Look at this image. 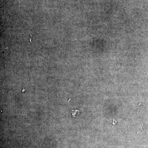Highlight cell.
I'll list each match as a JSON object with an SVG mask.
<instances>
[{
  "label": "cell",
  "mask_w": 148,
  "mask_h": 148,
  "mask_svg": "<svg viewBox=\"0 0 148 148\" xmlns=\"http://www.w3.org/2000/svg\"><path fill=\"white\" fill-rule=\"evenodd\" d=\"M72 115L73 117H76L77 115L79 114L80 113V112L77 110H72Z\"/></svg>",
  "instance_id": "cell-1"
},
{
  "label": "cell",
  "mask_w": 148,
  "mask_h": 148,
  "mask_svg": "<svg viewBox=\"0 0 148 148\" xmlns=\"http://www.w3.org/2000/svg\"><path fill=\"white\" fill-rule=\"evenodd\" d=\"M112 123L114 125H116L117 124V121L116 120H114L113 121Z\"/></svg>",
  "instance_id": "cell-2"
}]
</instances>
